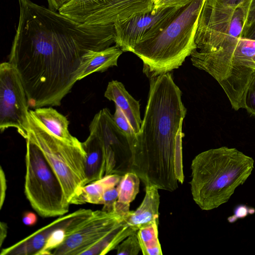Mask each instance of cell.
Here are the masks:
<instances>
[{
	"mask_svg": "<svg viewBox=\"0 0 255 255\" xmlns=\"http://www.w3.org/2000/svg\"><path fill=\"white\" fill-rule=\"evenodd\" d=\"M255 55V40L244 38L211 53L197 49L191 54L193 66L211 75L226 94L235 111L244 109L245 98L255 70L250 64Z\"/></svg>",
	"mask_w": 255,
	"mask_h": 255,
	"instance_id": "5b68a950",
	"label": "cell"
},
{
	"mask_svg": "<svg viewBox=\"0 0 255 255\" xmlns=\"http://www.w3.org/2000/svg\"><path fill=\"white\" fill-rule=\"evenodd\" d=\"M8 230V226L6 223L1 222L0 223V247H1L5 239Z\"/></svg>",
	"mask_w": 255,
	"mask_h": 255,
	"instance_id": "e575fe53",
	"label": "cell"
},
{
	"mask_svg": "<svg viewBox=\"0 0 255 255\" xmlns=\"http://www.w3.org/2000/svg\"><path fill=\"white\" fill-rule=\"evenodd\" d=\"M82 144L86 153L85 172L88 184L105 176L106 161L102 144L95 133L90 131L89 136Z\"/></svg>",
	"mask_w": 255,
	"mask_h": 255,
	"instance_id": "d6986e66",
	"label": "cell"
},
{
	"mask_svg": "<svg viewBox=\"0 0 255 255\" xmlns=\"http://www.w3.org/2000/svg\"><path fill=\"white\" fill-rule=\"evenodd\" d=\"M27 133L26 139L42 151L59 179L70 204L86 185V153L82 145H74L60 139L38 123L29 112Z\"/></svg>",
	"mask_w": 255,
	"mask_h": 255,
	"instance_id": "8992f818",
	"label": "cell"
},
{
	"mask_svg": "<svg viewBox=\"0 0 255 255\" xmlns=\"http://www.w3.org/2000/svg\"><path fill=\"white\" fill-rule=\"evenodd\" d=\"M192 0H166L159 8L173 6L183 7L188 4Z\"/></svg>",
	"mask_w": 255,
	"mask_h": 255,
	"instance_id": "1f68e13d",
	"label": "cell"
},
{
	"mask_svg": "<svg viewBox=\"0 0 255 255\" xmlns=\"http://www.w3.org/2000/svg\"><path fill=\"white\" fill-rule=\"evenodd\" d=\"M182 7H153L114 23L115 44L123 52H132L138 44L158 34L173 19Z\"/></svg>",
	"mask_w": 255,
	"mask_h": 255,
	"instance_id": "7c38bea8",
	"label": "cell"
},
{
	"mask_svg": "<svg viewBox=\"0 0 255 255\" xmlns=\"http://www.w3.org/2000/svg\"><path fill=\"white\" fill-rule=\"evenodd\" d=\"M122 176L117 174L105 175L102 178L86 184L82 187L79 194L74 198L70 204L91 203L102 204L103 197L108 189L117 186Z\"/></svg>",
	"mask_w": 255,
	"mask_h": 255,
	"instance_id": "ffe728a7",
	"label": "cell"
},
{
	"mask_svg": "<svg viewBox=\"0 0 255 255\" xmlns=\"http://www.w3.org/2000/svg\"><path fill=\"white\" fill-rule=\"evenodd\" d=\"M67 232L68 230L63 228L54 231L37 255H52L53 251L63 243Z\"/></svg>",
	"mask_w": 255,
	"mask_h": 255,
	"instance_id": "484cf974",
	"label": "cell"
},
{
	"mask_svg": "<svg viewBox=\"0 0 255 255\" xmlns=\"http://www.w3.org/2000/svg\"><path fill=\"white\" fill-rule=\"evenodd\" d=\"M48 3V8L58 11L63 6L70 2L72 0H47Z\"/></svg>",
	"mask_w": 255,
	"mask_h": 255,
	"instance_id": "d6a6232c",
	"label": "cell"
},
{
	"mask_svg": "<svg viewBox=\"0 0 255 255\" xmlns=\"http://www.w3.org/2000/svg\"><path fill=\"white\" fill-rule=\"evenodd\" d=\"M113 119L117 126L128 136L130 145L135 138L136 133L126 116L117 106H116Z\"/></svg>",
	"mask_w": 255,
	"mask_h": 255,
	"instance_id": "4316f807",
	"label": "cell"
},
{
	"mask_svg": "<svg viewBox=\"0 0 255 255\" xmlns=\"http://www.w3.org/2000/svg\"><path fill=\"white\" fill-rule=\"evenodd\" d=\"M29 112L38 123L60 139L74 145H82V142L70 133L67 119L51 107L38 108Z\"/></svg>",
	"mask_w": 255,
	"mask_h": 255,
	"instance_id": "e0dca14e",
	"label": "cell"
},
{
	"mask_svg": "<svg viewBox=\"0 0 255 255\" xmlns=\"http://www.w3.org/2000/svg\"><path fill=\"white\" fill-rule=\"evenodd\" d=\"M245 18V5L235 6L223 0H205L195 38L198 51L213 52L242 38Z\"/></svg>",
	"mask_w": 255,
	"mask_h": 255,
	"instance_id": "ba28073f",
	"label": "cell"
},
{
	"mask_svg": "<svg viewBox=\"0 0 255 255\" xmlns=\"http://www.w3.org/2000/svg\"><path fill=\"white\" fill-rule=\"evenodd\" d=\"M18 23L9 61L31 108L59 106L78 81L84 55L115 43L114 24L78 23L30 0H18Z\"/></svg>",
	"mask_w": 255,
	"mask_h": 255,
	"instance_id": "6da1fadb",
	"label": "cell"
},
{
	"mask_svg": "<svg viewBox=\"0 0 255 255\" xmlns=\"http://www.w3.org/2000/svg\"><path fill=\"white\" fill-rule=\"evenodd\" d=\"M24 193L32 208L42 217L62 216L69 211L61 184L40 149L26 139Z\"/></svg>",
	"mask_w": 255,
	"mask_h": 255,
	"instance_id": "52a82bcc",
	"label": "cell"
},
{
	"mask_svg": "<svg viewBox=\"0 0 255 255\" xmlns=\"http://www.w3.org/2000/svg\"><path fill=\"white\" fill-rule=\"evenodd\" d=\"M89 130L98 136L102 144L106 161L105 176H122L131 172L132 154L128 138L117 126L108 108L95 115Z\"/></svg>",
	"mask_w": 255,
	"mask_h": 255,
	"instance_id": "8fae6325",
	"label": "cell"
},
{
	"mask_svg": "<svg viewBox=\"0 0 255 255\" xmlns=\"http://www.w3.org/2000/svg\"><path fill=\"white\" fill-rule=\"evenodd\" d=\"M125 220L96 243L86 250L81 255H103L116 249L127 237L137 232Z\"/></svg>",
	"mask_w": 255,
	"mask_h": 255,
	"instance_id": "44dd1931",
	"label": "cell"
},
{
	"mask_svg": "<svg viewBox=\"0 0 255 255\" xmlns=\"http://www.w3.org/2000/svg\"><path fill=\"white\" fill-rule=\"evenodd\" d=\"M158 222L139 229L137 232L138 240L143 255H162L158 238Z\"/></svg>",
	"mask_w": 255,
	"mask_h": 255,
	"instance_id": "603a6c76",
	"label": "cell"
},
{
	"mask_svg": "<svg viewBox=\"0 0 255 255\" xmlns=\"http://www.w3.org/2000/svg\"><path fill=\"white\" fill-rule=\"evenodd\" d=\"M244 109L251 116L255 117V70L246 92Z\"/></svg>",
	"mask_w": 255,
	"mask_h": 255,
	"instance_id": "83f0119b",
	"label": "cell"
},
{
	"mask_svg": "<svg viewBox=\"0 0 255 255\" xmlns=\"http://www.w3.org/2000/svg\"><path fill=\"white\" fill-rule=\"evenodd\" d=\"M104 96L113 101L127 118L135 133L140 128L142 120L140 116L139 102L134 99L126 90L123 84L116 80L110 82Z\"/></svg>",
	"mask_w": 255,
	"mask_h": 255,
	"instance_id": "2e32d148",
	"label": "cell"
},
{
	"mask_svg": "<svg viewBox=\"0 0 255 255\" xmlns=\"http://www.w3.org/2000/svg\"><path fill=\"white\" fill-rule=\"evenodd\" d=\"M118 189L117 187H113L107 189L103 197L104 205L102 210L107 212H114L115 206L118 199Z\"/></svg>",
	"mask_w": 255,
	"mask_h": 255,
	"instance_id": "f546056e",
	"label": "cell"
},
{
	"mask_svg": "<svg viewBox=\"0 0 255 255\" xmlns=\"http://www.w3.org/2000/svg\"><path fill=\"white\" fill-rule=\"evenodd\" d=\"M7 189L6 180L2 167L0 168V209H1L5 200Z\"/></svg>",
	"mask_w": 255,
	"mask_h": 255,
	"instance_id": "4dcf8cb0",
	"label": "cell"
},
{
	"mask_svg": "<svg viewBox=\"0 0 255 255\" xmlns=\"http://www.w3.org/2000/svg\"><path fill=\"white\" fill-rule=\"evenodd\" d=\"M158 189L153 185L145 186V194L140 206L130 211L125 218L127 223L136 231L158 222L160 196Z\"/></svg>",
	"mask_w": 255,
	"mask_h": 255,
	"instance_id": "9a60e30c",
	"label": "cell"
},
{
	"mask_svg": "<svg viewBox=\"0 0 255 255\" xmlns=\"http://www.w3.org/2000/svg\"><path fill=\"white\" fill-rule=\"evenodd\" d=\"M137 232L127 237L117 247V255H137L139 253L141 248L137 238Z\"/></svg>",
	"mask_w": 255,
	"mask_h": 255,
	"instance_id": "d4e9b609",
	"label": "cell"
},
{
	"mask_svg": "<svg viewBox=\"0 0 255 255\" xmlns=\"http://www.w3.org/2000/svg\"><path fill=\"white\" fill-rule=\"evenodd\" d=\"M153 7V0H72L58 12L78 23L104 25Z\"/></svg>",
	"mask_w": 255,
	"mask_h": 255,
	"instance_id": "9c48e42d",
	"label": "cell"
},
{
	"mask_svg": "<svg viewBox=\"0 0 255 255\" xmlns=\"http://www.w3.org/2000/svg\"><path fill=\"white\" fill-rule=\"evenodd\" d=\"M166 0H153L154 7L159 8L161 5Z\"/></svg>",
	"mask_w": 255,
	"mask_h": 255,
	"instance_id": "8d00e7d4",
	"label": "cell"
},
{
	"mask_svg": "<svg viewBox=\"0 0 255 255\" xmlns=\"http://www.w3.org/2000/svg\"><path fill=\"white\" fill-rule=\"evenodd\" d=\"M27 98L20 77L9 62L0 65V130L14 128L24 138L27 136Z\"/></svg>",
	"mask_w": 255,
	"mask_h": 255,
	"instance_id": "30bf717a",
	"label": "cell"
},
{
	"mask_svg": "<svg viewBox=\"0 0 255 255\" xmlns=\"http://www.w3.org/2000/svg\"><path fill=\"white\" fill-rule=\"evenodd\" d=\"M184 134L181 129L178 134L175 155V170L177 179L180 183H183L184 176L183 171L182 138Z\"/></svg>",
	"mask_w": 255,
	"mask_h": 255,
	"instance_id": "f1b7e54d",
	"label": "cell"
},
{
	"mask_svg": "<svg viewBox=\"0 0 255 255\" xmlns=\"http://www.w3.org/2000/svg\"><path fill=\"white\" fill-rule=\"evenodd\" d=\"M204 1L193 0L155 37L134 47L132 52L142 61L143 72L148 78L178 68L197 49L195 38Z\"/></svg>",
	"mask_w": 255,
	"mask_h": 255,
	"instance_id": "277c9868",
	"label": "cell"
},
{
	"mask_svg": "<svg viewBox=\"0 0 255 255\" xmlns=\"http://www.w3.org/2000/svg\"><path fill=\"white\" fill-rule=\"evenodd\" d=\"M92 212L93 210L90 209H80L60 216L22 240L2 249L0 255H37L54 231L63 228L69 232L89 217Z\"/></svg>",
	"mask_w": 255,
	"mask_h": 255,
	"instance_id": "5bb4252c",
	"label": "cell"
},
{
	"mask_svg": "<svg viewBox=\"0 0 255 255\" xmlns=\"http://www.w3.org/2000/svg\"><path fill=\"white\" fill-rule=\"evenodd\" d=\"M22 222L25 225L32 226L37 222L36 215L32 212H25L22 217Z\"/></svg>",
	"mask_w": 255,
	"mask_h": 255,
	"instance_id": "836d02e7",
	"label": "cell"
},
{
	"mask_svg": "<svg viewBox=\"0 0 255 255\" xmlns=\"http://www.w3.org/2000/svg\"><path fill=\"white\" fill-rule=\"evenodd\" d=\"M225 2L235 6H241L247 4L250 0H223Z\"/></svg>",
	"mask_w": 255,
	"mask_h": 255,
	"instance_id": "d590c367",
	"label": "cell"
},
{
	"mask_svg": "<svg viewBox=\"0 0 255 255\" xmlns=\"http://www.w3.org/2000/svg\"><path fill=\"white\" fill-rule=\"evenodd\" d=\"M123 52L116 44L103 50L88 52L83 57L77 81L95 72H103L110 67L117 66L119 57Z\"/></svg>",
	"mask_w": 255,
	"mask_h": 255,
	"instance_id": "ac0fdd59",
	"label": "cell"
},
{
	"mask_svg": "<svg viewBox=\"0 0 255 255\" xmlns=\"http://www.w3.org/2000/svg\"><path fill=\"white\" fill-rule=\"evenodd\" d=\"M139 178L136 173L129 172L122 176L117 185L118 199L114 212L124 218L129 212L130 203L134 200L139 192Z\"/></svg>",
	"mask_w": 255,
	"mask_h": 255,
	"instance_id": "7402d4cb",
	"label": "cell"
},
{
	"mask_svg": "<svg viewBox=\"0 0 255 255\" xmlns=\"http://www.w3.org/2000/svg\"><path fill=\"white\" fill-rule=\"evenodd\" d=\"M253 158L236 148L222 146L201 152L192 160L190 182L193 199L203 210L227 202L254 168Z\"/></svg>",
	"mask_w": 255,
	"mask_h": 255,
	"instance_id": "3957f363",
	"label": "cell"
},
{
	"mask_svg": "<svg viewBox=\"0 0 255 255\" xmlns=\"http://www.w3.org/2000/svg\"><path fill=\"white\" fill-rule=\"evenodd\" d=\"M182 93L169 73L150 79L148 99L139 132L130 145L131 172L145 186L173 192L177 136L186 109Z\"/></svg>",
	"mask_w": 255,
	"mask_h": 255,
	"instance_id": "7a4b0ae2",
	"label": "cell"
},
{
	"mask_svg": "<svg viewBox=\"0 0 255 255\" xmlns=\"http://www.w3.org/2000/svg\"><path fill=\"white\" fill-rule=\"evenodd\" d=\"M124 220L115 212L93 211L89 217L66 234L63 243L52 255H81Z\"/></svg>",
	"mask_w": 255,
	"mask_h": 255,
	"instance_id": "4fadbf2b",
	"label": "cell"
},
{
	"mask_svg": "<svg viewBox=\"0 0 255 255\" xmlns=\"http://www.w3.org/2000/svg\"><path fill=\"white\" fill-rule=\"evenodd\" d=\"M250 66L251 68L255 70V55L253 57L252 62L250 64Z\"/></svg>",
	"mask_w": 255,
	"mask_h": 255,
	"instance_id": "74e56055",
	"label": "cell"
},
{
	"mask_svg": "<svg viewBox=\"0 0 255 255\" xmlns=\"http://www.w3.org/2000/svg\"><path fill=\"white\" fill-rule=\"evenodd\" d=\"M245 8V18L242 37L255 40V0H250Z\"/></svg>",
	"mask_w": 255,
	"mask_h": 255,
	"instance_id": "cb8c5ba5",
	"label": "cell"
}]
</instances>
